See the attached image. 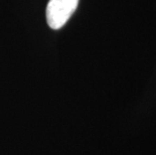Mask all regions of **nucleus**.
Masks as SVG:
<instances>
[{
  "mask_svg": "<svg viewBox=\"0 0 156 155\" xmlns=\"http://www.w3.org/2000/svg\"><path fill=\"white\" fill-rule=\"evenodd\" d=\"M79 0H49L46 6V21L52 29L62 28L77 9Z\"/></svg>",
  "mask_w": 156,
  "mask_h": 155,
  "instance_id": "obj_1",
  "label": "nucleus"
}]
</instances>
